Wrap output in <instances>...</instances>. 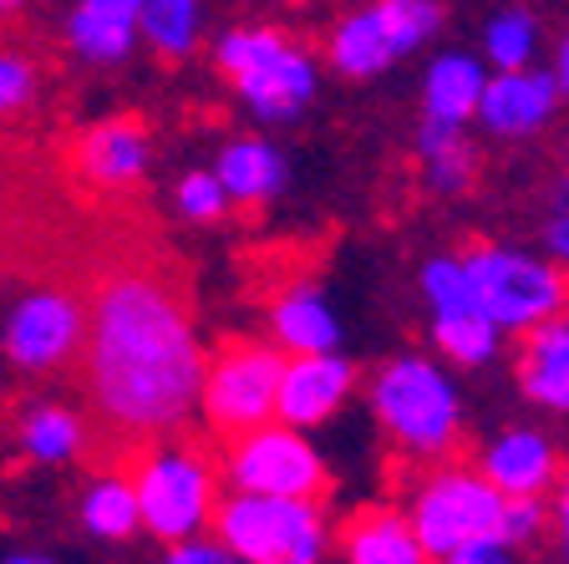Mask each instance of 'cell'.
<instances>
[{
  "instance_id": "obj_1",
  "label": "cell",
  "mask_w": 569,
  "mask_h": 564,
  "mask_svg": "<svg viewBox=\"0 0 569 564\" xmlns=\"http://www.w3.org/2000/svg\"><path fill=\"white\" fill-rule=\"evenodd\" d=\"M87 336L77 376L92 407V468L132 478L199 402L203 356L193 342V275L158 235L128 219L102 224L82 270Z\"/></svg>"
},
{
  "instance_id": "obj_2",
  "label": "cell",
  "mask_w": 569,
  "mask_h": 564,
  "mask_svg": "<svg viewBox=\"0 0 569 564\" xmlns=\"http://www.w3.org/2000/svg\"><path fill=\"white\" fill-rule=\"evenodd\" d=\"M371 407L387 437L402 447V458L417 468V478L438 463H452V453L462 447L458 397H452L448 376L422 356L391 362L371 387Z\"/></svg>"
},
{
  "instance_id": "obj_3",
  "label": "cell",
  "mask_w": 569,
  "mask_h": 564,
  "mask_svg": "<svg viewBox=\"0 0 569 564\" xmlns=\"http://www.w3.org/2000/svg\"><path fill=\"white\" fill-rule=\"evenodd\" d=\"M412 534H417V550L422 560H452L458 564L462 550L473 544H488L503 524V494L493 483L483 478L478 468H462L458 458L452 463H438L417 478V498H412Z\"/></svg>"
},
{
  "instance_id": "obj_4",
  "label": "cell",
  "mask_w": 569,
  "mask_h": 564,
  "mask_svg": "<svg viewBox=\"0 0 569 564\" xmlns=\"http://www.w3.org/2000/svg\"><path fill=\"white\" fill-rule=\"evenodd\" d=\"M209 524L234 560L310 564L326 554L320 504H310V498H270V494L219 498V504L209 508Z\"/></svg>"
},
{
  "instance_id": "obj_5",
  "label": "cell",
  "mask_w": 569,
  "mask_h": 564,
  "mask_svg": "<svg viewBox=\"0 0 569 564\" xmlns=\"http://www.w3.org/2000/svg\"><path fill=\"white\" fill-rule=\"evenodd\" d=\"M280 352L249 342V336H224L203 356L199 376V407H203V433L213 443L249 433L274 417V387H280Z\"/></svg>"
},
{
  "instance_id": "obj_6",
  "label": "cell",
  "mask_w": 569,
  "mask_h": 564,
  "mask_svg": "<svg viewBox=\"0 0 569 564\" xmlns=\"http://www.w3.org/2000/svg\"><path fill=\"white\" fill-rule=\"evenodd\" d=\"M87 336V295L77 275L36 280L31 295L11 310L6 352L21 372H77Z\"/></svg>"
},
{
  "instance_id": "obj_7",
  "label": "cell",
  "mask_w": 569,
  "mask_h": 564,
  "mask_svg": "<svg viewBox=\"0 0 569 564\" xmlns=\"http://www.w3.org/2000/svg\"><path fill=\"white\" fill-rule=\"evenodd\" d=\"M462 275H468V290L498 330H523L533 320L559 316L569 295L565 270L539 265L529 255H513V249H473L462 259Z\"/></svg>"
},
{
  "instance_id": "obj_8",
  "label": "cell",
  "mask_w": 569,
  "mask_h": 564,
  "mask_svg": "<svg viewBox=\"0 0 569 564\" xmlns=\"http://www.w3.org/2000/svg\"><path fill=\"white\" fill-rule=\"evenodd\" d=\"M224 447V473L234 483L239 494H270V498H320L331 494V478L320 468L316 447L296 433V427L284 423H260L249 427V433L229 437Z\"/></svg>"
},
{
  "instance_id": "obj_9",
  "label": "cell",
  "mask_w": 569,
  "mask_h": 564,
  "mask_svg": "<svg viewBox=\"0 0 569 564\" xmlns=\"http://www.w3.org/2000/svg\"><path fill=\"white\" fill-rule=\"evenodd\" d=\"M132 494H138V524H148L153 540H189L193 530L209 524L213 508V473L189 447L158 443L132 473Z\"/></svg>"
},
{
  "instance_id": "obj_10",
  "label": "cell",
  "mask_w": 569,
  "mask_h": 564,
  "mask_svg": "<svg viewBox=\"0 0 569 564\" xmlns=\"http://www.w3.org/2000/svg\"><path fill=\"white\" fill-rule=\"evenodd\" d=\"M219 67L234 77L244 102L264 118H296L316 92V71L280 31H229L219 41Z\"/></svg>"
},
{
  "instance_id": "obj_11",
  "label": "cell",
  "mask_w": 569,
  "mask_h": 564,
  "mask_svg": "<svg viewBox=\"0 0 569 564\" xmlns=\"http://www.w3.org/2000/svg\"><path fill=\"white\" fill-rule=\"evenodd\" d=\"M438 0H377L367 11L346 16L331 36V61L346 77H371V71L402 61L427 36L438 31Z\"/></svg>"
},
{
  "instance_id": "obj_12",
  "label": "cell",
  "mask_w": 569,
  "mask_h": 564,
  "mask_svg": "<svg viewBox=\"0 0 569 564\" xmlns=\"http://www.w3.org/2000/svg\"><path fill=\"white\" fill-rule=\"evenodd\" d=\"M422 290L432 295V310H438V346L448 362L458 366H478L493 356L498 346V326L483 316V306L468 290V275H462V259H432L422 270Z\"/></svg>"
},
{
  "instance_id": "obj_13",
  "label": "cell",
  "mask_w": 569,
  "mask_h": 564,
  "mask_svg": "<svg viewBox=\"0 0 569 564\" xmlns=\"http://www.w3.org/2000/svg\"><path fill=\"white\" fill-rule=\"evenodd\" d=\"M142 164H148V138H142L138 118L92 122L67 148V174L92 194H128L142 178Z\"/></svg>"
},
{
  "instance_id": "obj_14",
  "label": "cell",
  "mask_w": 569,
  "mask_h": 564,
  "mask_svg": "<svg viewBox=\"0 0 569 564\" xmlns=\"http://www.w3.org/2000/svg\"><path fill=\"white\" fill-rule=\"evenodd\" d=\"M351 362L331 352H296V362L280 366V387H274V417L284 427H316L326 423L351 392Z\"/></svg>"
},
{
  "instance_id": "obj_15",
  "label": "cell",
  "mask_w": 569,
  "mask_h": 564,
  "mask_svg": "<svg viewBox=\"0 0 569 564\" xmlns=\"http://www.w3.org/2000/svg\"><path fill=\"white\" fill-rule=\"evenodd\" d=\"M559 87L545 71H523V67H503L498 82H483V97H478V112H483L488 132L498 138H529L539 132L549 118H555Z\"/></svg>"
},
{
  "instance_id": "obj_16",
  "label": "cell",
  "mask_w": 569,
  "mask_h": 564,
  "mask_svg": "<svg viewBox=\"0 0 569 564\" xmlns=\"http://www.w3.org/2000/svg\"><path fill=\"white\" fill-rule=\"evenodd\" d=\"M478 473H483L503 498H545L559 478V458L539 433H509L483 453Z\"/></svg>"
},
{
  "instance_id": "obj_17",
  "label": "cell",
  "mask_w": 569,
  "mask_h": 564,
  "mask_svg": "<svg viewBox=\"0 0 569 564\" xmlns=\"http://www.w3.org/2000/svg\"><path fill=\"white\" fill-rule=\"evenodd\" d=\"M519 387L539 407L569 412V320H533L519 342Z\"/></svg>"
},
{
  "instance_id": "obj_18",
  "label": "cell",
  "mask_w": 569,
  "mask_h": 564,
  "mask_svg": "<svg viewBox=\"0 0 569 564\" xmlns=\"http://www.w3.org/2000/svg\"><path fill=\"white\" fill-rule=\"evenodd\" d=\"M336 554L351 564H417V534L397 508H361L336 530Z\"/></svg>"
},
{
  "instance_id": "obj_19",
  "label": "cell",
  "mask_w": 569,
  "mask_h": 564,
  "mask_svg": "<svg viewBox=\"0 0 569 564\" xmlns=\"http://www.w3.org/2000/svg\"><path fill=\"white\" fill-rule=\"evenodd\" d=\"M270 326L284 352H331L336 346V316L320 306L310 285L270 295Z\"/></svg>"
},
{
  "instance_id": "obj_20",
  "label": "cell",
  "mask_w": 569,
  "mask_h": 564,
  "mask_svg": "<svg viewBox=\"0 0 569 564\" xmlns=\"http://www.w3.org/2000/svg\"><path fill=\"white\" fill-rule=\"evenodd\" d=\"M142 0H87L82 11L71 16V41L82 57L118 61L132 41V21H138Z\"/></svg>"
},
{
  "instance_id": "obj_21",
  "label": "cell",
  "mask_w": 569,
  "mask_h": 564,
  "mask_svg": "<svg viewBox=\"0 0 569 564\" xmlns=\"http://www.w3.org/2000/svg\"><path fill=\"white\" fill-rule=\"evenodd\" d=\"M219 184H224V199L239 204H264L274 188L284 184V164L270 142H229L224 158H219Z\"/></svg>"
},
{
  "instance_id": "obj_22",
  "label": "cell",
  "mask_w": 569,
  "mask_h": 564,
  "mask_svg": "<svg viewBox=\"0 0 569 564\" xmlns=\"http://www.w3.org/2000/svg\"><path fill=\"white\" fill-rule=\"evenodd\" d=\"M478 97H483V71L473 57H442L427 71V118L462 128V118L478 112Z\"/></svg>"
},
{
  "instance_id": "obj_23",
  "label": "cell",
  "mask_w": 569,
  "mask_h": 564,
  "mask_svg": "<svg viewBox=\"0 0 569 564\" xmlns=\"http://www.w3.org/2000/svg\"><path fill=\"white\" fill-rule=\"evenodd\" d=\"M417 148H422V168H427V184H432V188H442V194H458V188L473 184L478 158H473V148L462 142L458 122L427 118Z\"/></svg>"
},
{
  "instance_id": "obj_24",
  "label": "cell",
  "mask_w": 569,
  "mask_h": 564,
  "mask_svg": "<svg viewBox=\"0 0 569 564\" xmlns=\"http://www.w3.org/2000/svg\"><path fill=\"white\" fill-rule=\"evenodd\" d=\"M87 530L97 540H128L138 530V494H132V478L122 473H102V483H92V494L82 504Z\"/></svg>"
},
{
  "instance_id": "obj_25",
  "label": "cell",
  "mask_w": 569,
  "mask_h": 564,
  "mask_svg": "<svg viewBox=\"0 0 569 564\" xmlns=\"http://www.w3.org/2000/svg\"><path fill=\"white\" fill-rule=\"evenodd\" d=\"M138 21H142V36L163 57H183L193 47V31H199V6L193 0H142Z\"/></svg>"
},
{
  "instance_id": "obj_26",
  "label": "cell",
  "mask_w": 569,
  "mask_h": 564,
  "mask_svg": "<svg viewBox=\"0 0 569 564\" xmlns=\"http://www.w3.org/2000/svg\"><path fill=\"white\" fill-rule=\"evenodd\" d=\"M82 423L71 417V412H61V407H41V412H31V423H26V433H21V443H26V453L31 458H41V463H67L77 447H82Z\"/></svg>"
},
{
  "instance_id": "obj_27",
  "label": "cell",
  "mask_w": 569,
  "mask_h": 564,
  "mask_svg": "<svg viewBox=\"0 0 569 564\" xmlns=\"http://www.w3.org/2000/svg\"><path fill=\"white\" fill-rule=\"evenodd\" d=\"M529 51H533V16L509 11L488 26V57H493L498 67H523Z\"/></svg>"
},
{
  "instance_id": "obj_28",
  "label": "cell",
  "mask_w": 569,
  "mask_h": 564,
  "mask_svg": "<svg viewBox=\"0 0 569 564\" xmlns=\"http://www.w3.org/2000/svg\"><path fill=\"white\" fill-rule=\"evenodd\" d=\"M178 209L189 214V219L209 224L224 214V184H219V174H189L183 184H178Z\"/></svg>"
},
{
  "instance_id": "obj_29",
  "label": "cell",
  "mask_w": 569,
  "mask_h": 564,
  "mask_svg": "<svg viewBox=\"0 0 569 564\" xmlns=\"http://www.w3.org/2000/svg\"><path fill=\"white\" fill-rule=\"evenodd\" d=\"M539 530H545V504H539V498H503V524H498V534H503L509 550L539 540Z\"/></svg>"
},
{
  "instance_id": "obj_30",
  "label": "cell",
  "mask_w": 569,
  "mask_h": 564,
  "mask_svg": "<svg viewBox=\"0 0 569 564\" xmlns=\"http://www.w3.org/2000/svg\"><path fill=\"white\" fill-rule=\"evenodd\" d=\"M31 92H36L31 67H26L21 57H6V51H0V112L26 107V97H31Z\"/></svg>"
},
{
  "instance_id": "obj_31",
  "label": "cell",
  "mask_w": 569,
  "mask_h": 564,
  "mask_svg": "<svg viewBox=\"0 0 569 564\" xmlns=\"http://www.w3.org/2000/svg\"><path fill=\"white\" fill-rule=\"evenodd\" d=\"M168 560H178V564H224L229 560V550L224 544H168Z\"/></svg>"
},
{
  "instance_id": "obj_32",
  "label": "cell",
  "mask_w": 569,
  "mask_h": 564,
  "mask_svg": "<svg viewBox=\"0 0 569 564\" xmlns=\"http://www.w3.org/2000/svg\"><path fill=\"white\" fill-rule=\"evenodd\" d=\"M549 249H555L559 259H569V209L559 214L555 224H549Z\"/></svg>"
},
{
  "instance_id": "obj_33",
  "label": "cell",
  "mask_w": 569,
  "mask_h": 564,
  "mask_svg": "<svg viewBox=\"0 0 569 564\" xmlns=\"http://www.w3.org/2000/svg\"><path fill=\"white\" fill-rule=\"evenodd\" d=\"M555 518H559V540H565V554H569V473L559 478V504H555Z\"/></svg>"
},
{
  "instance_id": "obj_34",
  "label": "cell",
  "mask_w": 569,
  "mask_h": 564,
  "mask_svg": "<svg viewBox=\"0 0 569 564\" xmlns=\"http://www.w3.org/2000/svg\"><path fill=\"white\" fill-rule=\"evenodd\" d=\"M555 87H565V92H569V36H565V47H559V77H555Z\"/></svg>"
},
{
  "instance_id": "obj_35",
  "label": "cell",
  "mask_w": 569,
  "mask_h": 564,
  "mask_svg": "<svg viewBox=\"0 0 569 564\" xmlns=\"http://www.w3.org/2000/svg\"><path fill=\"white\" fill-rule=\"evenodd\" d=\"M0 6H16V0H0Z\"/></svg>"
},
{
  "instance_id": "obj_36",
  "label": "cell",
  "mask_w": 569,
  "mask_h": 564,
  "mask_svg": "<svg viewBox=\"0 0 569 564\" xmlns=\"http://www.w3.org/2000/svg\"><path fill=\"white\" fill-rule=\"evenodd\" d=\"M565 306H569V295H565Z\"/></svg>"
},
{
  "instance_id": "obj_37",
  "label": "cell",
  "mask_w": 569,
  "mask_h": 564,
  "mask_svg": "<svg viewBox=\"0 0 569 564\" xmlns=\"http://www.w3.org/2000/svg\"><path fill=\"white\" fill-rule=\"evenodd\" d=\"M565 158H569V148H565Z\"/></svg>"
}]
</instances>
